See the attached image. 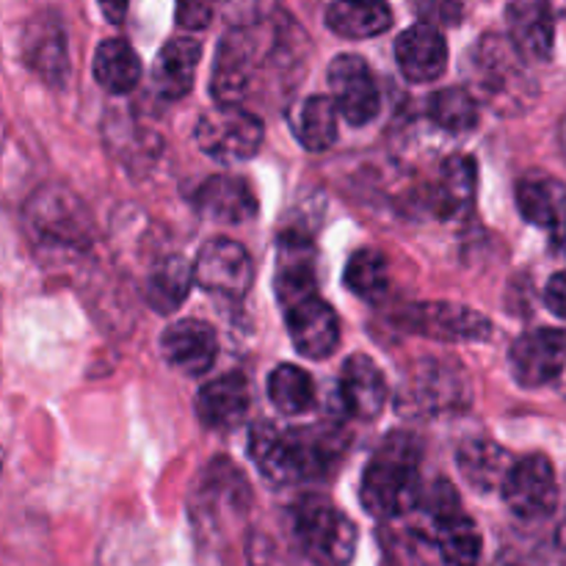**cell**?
I'll return each mask as SVG.
<instances>
[{"label":"cell","instance_id":"4316f807","mask_svg":"<svg viewBox=\"0 0 566 566\" xmlns=\"http://www.w3.org/2000/svg\"><path fill=\"white\" fill-rule=\"evenodd\" d=\"M193 285H197L193 265L182 260L180 254H171L149 271L147 282H144V298L155 313L171 315L186 302Z\"/></svg>","mask_w":566,"mask_h":566},{"label":"cell","instance_id":"3957f363","mask_svg":"<svg viewBox=\"0 0 566 566\" xmlns=\"http://www.w3.org/2000/svg\"><path fill=\"white\" fill-rule=\"evenodd\" d=\"M263 122L238 103H216L199 116L193 127V142L221 166H235L254 158L263 147Z\"/></svg>","mask_w":566,"mask_h":566},{"label":"cell","instance_id":"9c48e42d","mask_svg":"<svg viewBox=\"0 0 566 566\" xmlns=\"http://www.w3.org/2000/svg\"><path fill=\"white\" fill-rule=\"evenodd\" d=\"M326 81H329L332 99H335L337 111L343 119L352 127H365L368 122L376 119L381 105L379 86L370 72L368 61L363 55L343 53L326 70Z\"/></svg>","mask_w":566,"mask_h":566},{"label":"cell","instance_id":"44dd1931","mask_svg":"<svg viewBox=\"0 0 566 566\" xmlns=\"http://www.w3.org/2000/svg\"><path fill=\"white\" fill-rule=\"evenodd\" d=\"M202 44L193 36H175L160 48L153 66V88L160 99H182L193 88Z\"/></svg>","mask_w":566,"mask_h":566},{"label":"cell","instance_id":"f35d334b","mask_svg":"<svg viewBox=\"0 0 566 566\" xmlns=\"http://www.w3.org/2000/svg\"><path fill=\"white\" fill-rule=\"evenodd\" d=\"M556 547H558V556H562V564L566 566V517H564L562 528H558V536H556Z\"/></svg>","mask_w":566,"mask_h":566},{"label":"cell","instance_id":"cb8c5ba5","mask_svg":"<svg viewBox=\"0 0 566 566\" xmlns=\"http://www.w3.org/2000/svg\"><path fill=\"white\" fill-rule=\"evenodd\" d=\"M520 61H525L517 53V48H509L497 36H484L473 50V72L484 94L501 99H520V92L506 83V75H525Z\"/></svg>","mask_w":566,"mask_h":566},{"label":"cell","instance_id":"30bf717a","mask_svg":"<svg viewBox=\"0 0 566 566\" xmlns=\"http://www.w3.org/2000/svg\"><path fill=\"white\" fill-rule=\"evenodd\" d=\"M509 368L520 387H545L556 381L566 368V332L531 329L509 348Z\"/></svg>","mask_w":566,"mask_h":566},{"label":"cell","instance_id":"d6a6232c","mask_svg":"<svg viewBox=\"0 0 566 566\" xmlns=\"http://www.w3.org/2000/svg\"><path fill=\"white\" fill-rule=\"evenodd\" d=\"M269 398L282 415H307L315 407V381L298 365H276L269 376Z\"/></svg>","mask_w":566,"mask_h":566},{"label":"cell","instance_id":"2e32d148","mask_svg":"<svg viewBox=\"0 0 566 566\" xmlns=\"http://www.w3.org/2000/svg\"><path fill=\"white\" fill-rule=\"evenodd\" d=\"M396 61L409 83H434L448 66L446 36L431 22H418L398 36Z\"/></svg>","mask_w":566,"mask_h":566},{"label":"cell","instance_id":"ac0fdd59","mask_svg":"<svg viewBox=\"0 0 566 566\" xmlns=\"http://www.w3.org/2000/svg\"><path fill=\"white\" fill-rule=\"evenodd\" d=\"M315 282V247L307 235H296L287 232L280 238V254H276V271H274V291L282 307L302 302V298L313 296Z\"/></svg>","mask_w":566,"mask_h":566},{"label":"cell","instance_id":"8fae6325","mask_svg":"<svg viewBox=\"0 0 566 566\" xmlns=\"http://www.w3.org/2000/svg\"><path fill=\"white\" fill-rule=\"evenodd\" d=\"M22 61L48 86H64L70 77V44L55 11H39L22 31Z\"/></svg>","mask_w":566,"mask_h":566},{"label":"cell","instance_id":"6da1fadb","mask_svg":"<svg viewBox=\"0 0 566 566\" xmlns=\"http://www.w3.org/2000/svg\"><path fill=\"white\" fill-rule=\"evenodd\" d=\"M420 442L407 431L381 440L359 484V501L370 517L396 520L420 506Z\"/></svg>","mask_w":566,"mask_h":566},{"label":"cell","instance_id":"f546056e","mask_svg":"<svg viewBox=\"0 0 566 566\" xmlns=\"http://www.w3.org/2000/svg\"><path fill=\"white\" fill-rule=\"evenodd\" d=\"M437 542V551H440L442 562L448 566H479L481 551H484V539H481V531L468 514H453V517L442 520L440 525L431 528Z\"/></svg>","mask_w":566,"mask_h":566},{"label":"cell","instance_id":"52a82bcc","mask_svg":"<svg viewBox=\"0 0 566 566\" xmlns=\"http://www.w3.org/2000/svg\"><path fill=\"white\" fill-rule=\"evenodd\" d=\"M501 492L514 517L525 523L547 520L558 506V481L551 459L542 453L517 459Z\"/></svg>","mask_w":566,"mask_h":566},{"label":"cell","instance_id":"74e56055","mask_svg":"<svg viewBox=\"0 0 566 566\" xmlns=\"http://www.w3.org/2000/svg\"><path fill=\"white\" fill-rule=\"evenodd\" d=\"M551 241H553V247H556V252L566 258V210L558 216L556 224L551 227Z\"/></svg>","mask_w":566,"mask_h":566},{"label":"cell","instance_id":"8992f818","mask_svg":"<svg viewBox=\"0 0 566 566\" xmlns=\"http://www.w3.org/2000/svg\"><path fill=\"white\" fill-rule=\"evenodd\" d=\"M396 321L403 332L442 343H479L492 335V321L486 315L453 302H415L403 307Z\"/></svg>","mask_w":566,"mask_h":566},{"label":"cell","instance_id":"5b68a950","mask_svg":"<svg viewBox=\"0 0 566 566\" xmlns=\"http://www.w3.org/2000/svg\"><path fill=\"white\" fill-rule=\"evenodd\" d=\"M468 401L470 387L462 365L448 359H423L403 381L396 409L407 418H440L442 412L468 407Z\"/></svg>","mask_w":566,"mask_h":566},{"label":"cell","instance_id":"836d02e7","mask_svg":"<svg viewBox=\"0 0 566 566\" xmlns=\"http://www.w3.org/2000/svg\"><path fill=\"white\" fill-rule=\"evenodd\" d=\"M216 0H177L175 20L182 31H205L213 20Z\"/></svg>","mask_w":566,"mask_h":566},{"label":"cell","instance_id":"d590c367","mask_svg":"<svg viewBox=\"0 0 566 566\" xmlns=\"http://www.w3.org/2000/svg\"><path fill=\"white\" fill-rule=\"evenodd\" d=\"M545 304L553 315L566 321V271H558V274L551 276L545 287Z\"/></svg>","mask_w":566,"mask_h":566},{"label":"cell","instance_id":"e575fe53","mask_svg":"<svg viewBox=\"0 0 566 566\" xmlns=\"http://www.w3.org/2000/svg\"><path fill=\"white\" fill-rule=\"evenodd\" d=\"M415 3L431 25H457L464 14V0H415Z\"/></svg>","mask_w":566,"mask_h":566},{"label":"cell","instance_id":"484cf974","mask_svg":"<svg viewBox=\"0 0 566 566\" xmlns=\"http://www.w3.org/2000/svg\"><path fill=\"white\" fill-rule=\"evenodd\" d=\"M326 25L337 36L370 39L390 31L392 11L385 0H332L326 9Z\"/></svg>","mask_w":566,"mask_h":566},{"label":"cell","instance_id":"8d00e7d4","mask_svg":"<svg viewBox=\"0 0 566 566\" xmlns=\"http://www.w3.org/2000/svg\"><path fill=\"white\" fill-rule=\"evenodd\" d=\"M97 3H99V9H103L105 20L114 22V25H119V22L125 20L130 0H97Z\"/></svg>","mask_w":566,"mask_h":566},{"label":"cell","instance_id":"ffe728a7","mask_svg":"<svg viewBox=\"0 0 566 566\" xmlns=\"http://www.w3.org/2000/svg\"><path fill=\"white\" fill-rule=\"evenodd\" d=\"M199 213L221 224H243L258 216L260 202L249 180L238 175H213L197 191Z\"/></svg>","mask_w":566,"mask_h":566},{"label":"cell","instance_id":"f1b7e54d","mask_svg":"<svg viewBox=\"0 0 566 566\" xmlns=\"http://www.w3.org/2000/svg\"><path fill=\"white\" fill-rule=\"evenodd\" d=\"M517 208L525 221L551 230L566 210V186L556 177H523L517 182Z\"/></svg>","mask_w":566,"mask_h":566},{"label":"cell","instance_id":"5bb4252c","mask_svg":"<svg viewBox=\"0 0 566 566\" xmlns=\"http://www.w3.org/2000/svg\"><path fill=\"white\" fill-rule=\"evenodd\" d=\"M160 354L175 370L186 376L208 374L219 357V340H216L213 326L205 321H177L166 326L160 335Z\"/></svg>","mask_w":566,"mask_h":566},{"label":"cell","instance_id":"7c38bea8","mask_svg":"<svg viewBox=\"0 0 566 566\" xmlns=\"http://www.w3.org/2000/svg\"><path fill=\"white\" fill-rule=\"evenodd\" d=\"M293 348L307 359H326L340 346V318L329 302L313 293L285 310Z\"/></svg>","mask_w":566,"mask_h":566},{"label":"cell","instance_id":"83f0119b","mask_svg":"<svg viewBox=\"0 0 566 566\" xmlns=\"http://www.w3.org/2000/svg\"><path fill=\"white\" fill-rule=\"evenodd\" d=\"M94 81L108 94H130L142 81V59L125 39H105L94 53Z\"/></svg>","mask_w":566,"mask_h":566},{"label":"cell","instance_id":"e0dca14e","mask_svg":"<svg viewBox=\"0 0 566 566\" xmlns=\"http://www.w3.org/2000/svg\"><path fill=\"white\" fill-rule=\"evenodd\" d=\"M390 398L387 376L368 354H354L340 370V401L357 420H376Z\"/></svg>","mask_w":566,"mask_h":566},{"label":"cell","instance_id":"1f68e13d","mask_svg":"<svg viewBox=\"0 0 566 566\" xmlns=\"http://www.w3.org/2000/svg\"><path fill=\"white\" fill-rule=\"evenodd\" d=\"M426 111L440 130L453 133V136H464L479 127V103L464 86H448L434 92Z\"/></svg>","mask_w":566,"mask_h":566},{"label":"cell","instance_id":"d6986e66","mask_svg":"<svg viewBox=\"0 0 566 566\" xmlns=\"http://www.w3.org/2000/svg\"><path fill=\"white\" fill-rule=\"evenodd\" d=\"M252 403L249 379L238 370L208 381L197 396V415L202 426L213 431H230L243 423Z\"/></svg>","mask_w":566,"mask_h":566},{"label":"cell","instance_id":"4fadbf2b","mask_svg":"<svg viewBox=\"0 0 566 566\" xmlns=\"http://www.w3.org/2000/svg\"><path fill=\"white\" fill-rule=\"evenodd\" d=\"M249 457L254 468L276 486L307 481L296 431H280L271 423H254L249 431Z\"/></svg>","mask_w":566,"mask_h":566},{"label":"cell","instance_id":"7a4b0ae2","mask_svg":"<svg viewBox=\"0 0 566 566\" xmlns=\"http://www.w3.org/2000/svg\"><path fill=\"white\" fill-rule=\"evenodd\" d=\"M25 230L44 252L77 254L92 247V221L81 199L64 186H44L22 210Z\"/></svg>","mask_w":566,"mask_h":566},{"label":"cell","instance_id":"4dcf8cb0","mask_svg":"<svg viewBox=\"0 0 566 566\" xmlns=\"http://www.w3.org/2000/svg\"><path fill=\"white\" fill-rule=\"evenodd\" d=\"M343 282H346V287L354 296H359L368 304H376L390 291V263H387V258L379 249H357L348 258Z\"/></svg>","mask_w":566,"mask_h":566},{"label":"cell","instance_id":"603a6c76","mask_svg":"<svg viewBox=\"0 0 566 566\" xmlns=\"http://www.w3.org/2000/svg\"><path fill=\"white\" fill-rule=\"evenodd\" d=\"M475 188H479V166L470 155H453L442 164L434 186H431V205L434 213L442 219H457L464 216L475 202Z\"/></svg>","mask_w":566,"mask_h":566},{"label":"cell","instance_id":"ba28073f","mask_svg":"<svg viewBox=\"0 0 566 566\" xmlns=\"http://www.w3.org/2000/svg\"><path fill=\"white\" fill-rule=\"evenodd\" d=\"M193 274H197V285L202 291L221 298H241L252 291V254L230 238H213L199 249L197 260H193Z\"/></svg>","mask_w":566,"mask_h":566},{"label":"cell","instance_id":"9a60e30c","mask_svg":"<svg viewBox=\"0 0 566 566\" xmlns=\"http://www.w3.org/2000/svg\"><path fill=\"white\" fill-rule=\"evenodd\" d=\"M512 44L525 61H547L556 42V14L551 0H512L506 9Z\"/></svg>","mask_w":566,"mask_h":566},{"label":"cell","instance_id":"d4e9b609","mask_svg":"<svg viewBox=\"0 0 566 566\" xmlns=\"http://www.w3.org/2000/svg\"><path fill=\"white\" fill-rule=\"evenodd\" d=\"M337 116H340V111H337L335 99L313 94V97H304L302 103L293 105L287 122H291L293 136L304 149L324 153L337 142Z\"/></svg>","mask_w":566,"mask_h":566},{"label":"cell","instance_id":"7402d4cb","mask_svg":"<svg viewBox=\"0 0 566 566\" xmlns=\"http://www.w3.org/2000/svg\"><path fill=\"white\" fill-rule=\"evenodd\" d=\"M514 462L517 459H512V453L506 448L486 440V437H473V440L462 442L457 451L459 473L481 495H486V492H501L509 473H512Z\"/></svg>","mask_w":566,"mask_h":566},{"label":"cell","instance_id":"277c9868","mask_svg":"<svg viewBox=\"0 0 566 566\" xmlns=\"http://www.w3.org/2000/svg\"><path fill=\"white\" fill-rule=\"evenodd\" d=\"M293 534L315 566H348L357 551V525L318 497L298 503L293 512Z\"/></svg>","mask_w":566,"mask_h":566}]
</instances>
